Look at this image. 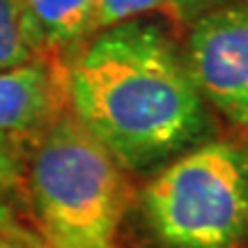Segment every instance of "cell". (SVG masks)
I'll return each instance as SVG.
<instances>
[{
    "label": "cell",
    "mask_w": 248,
    "mask_h": 248,
    "mask_svg": "<svg viewBox=\"0 0 248 248\" xmlns=\"http://www.w3.org/2000/svg\"><path fill=\"white\" fill-rule=\"evenodd\" d=\"M69 113L129 172L163 168L209 140V108L172 37L145 18L83 42L62 71Z\"/></svg>",
    "instance_id": "1"
},
{
    "label": "cell",
    "mask_w": 248,
    "mask_h": 248,
    "mask_svg": "<svg viewBox=\"0 0 248 248\" xmlns=\"http://www.w3.org/2000/svg\"><path fill=\"white\" fill-rule=\"evenodd\" d=\"M32 140L26 182L44 248H115V232L129 207L126 170L69 108Z\"/></svg>",
    "instance_id": "2"
},
{
    "label": "cell",
    "mask_w": 248,
    "mask_h": 248,
    "mask_svg": "<svg viewBox=\"0 0 248 248\" xmlns=\"http://www.w3.org/2000/svg\"><path fill=\"white\" fill-rule=\"evenodd\" d=\"M166 248H237L248 237V145L207 140L166 163L140 193Z\"/></svg>",
    "instance_id": "3"
},
{
    "label": "cell",
    "mask_w": 248,
    "mask_h": 248,
    "mask_svg": "<svg viewBox=\"0 0 248 248\" xmlns=\"http://www.w3.org/2000/svg\"><path fill=\"white\" fill-rule=\"evenodd\" d=\"M184 60L204 104L248 129V0H228L195 18Z\"/></svg>",
    "instance_id": "4"
},
{
    "label": "cell",
    "mask_w": 248,
    "mask_h": 248,
    "mask_svg": "<svg viewBox=\"0 0 248 248\" xmlns=\"http://www.w3.org/2000/svg\"><path fill=\"white\" fill-rule=\"evenodd\" d=\"M64 104L62 74L46 60L0 71V133L32 138L60 113Z\"/></svg>",
    "instance_id": "5"
},
{
    "label": "cell",
    "mask_w": 248,
    "mask_h": 248,
    "mask_svg": "<svg viewBox=\"0 0 248 248\" xmlns=\"http://www.w3.org/2000/svg\"><path fill=\"white\" fill-rule=\"evenodd\" d=\"M97 0H21L42 53H53L92 37Z\"/></svg>",
    "instance_id": "6"
},
{
    "label": "cell",
    "mask_w": 248,
    "mask_h": 248,
    "mask_svg": "<svg viewBox=\"0 0 248 248\" xmlns=\"http://www.w3.org/2000/svg\"><path fill=\"white\" fill-rule=\"evenodd\" d=\"M44 60L28 26L21 0H0V71Z\"/></svg>",
    "instance_id": "7"
},
{
    "label": "cell",
    "mask_w": 248,
    "mask_h": 248,
    "mask_svg": "<svg viewBox=\"0 0 248 248\" xmlns=\"http://www.w3.org/2000/svg\"><path fill=\"white\" fill-rule=\"evenodd\" d=\"M170 7L172 0H97L92 35L129 21H138L152 12H170Z\"/></svg>",
    "instance_id": "8"
},
{
    "label": "cell",
    "mask_w": 248,
    "mask_h": 248,
    "mask_svg": "<svg viewBox=\"0 0 248 248\" xmlns=\"http://www.w3.org/2000/svg\"><path fill=\"white\" fill-rule=\"evenodd\" d=\"M21 136L0 133V195L14 193L26 179V154Z\"/></svg>",
    "instance_id": "9"
},
{
    "label": "cell",
    "mask_w": 248,
    "mask_h": 248,
    "mask_svg": "<svg viewBox=\"0 0 248 248\" xmlns=\"http://www.w3.org/2000/svg\"><path fill=\"white\" fill-rule=\"evenodd\" d=\"M223 2H228V0H172V7H170L168 14L179 26L188 28L198 16L212 12L214 7H218Z\"/></svg>",
    "instance_id": "10"
},
{
    "label": "cell",
    "mask_w": 248,
    "mask_h": 248,
    "mask_svg": "<svg viewBox=\"0 0 248 248\" xmlns=\"http://www.w3.org/2000/svg\"><path fill=\"white\" fill-rule=\"evenodd\" d=\"M18 234V237H23L21 234V228H18L16 223H14V216H12V209L5 207V204H0V234Z\"/></svg>",
    "instance_id": "11"
},
{
    "label": "cell",
    "mask_w": 248,
    "mask_h": 248,
    "mask_svg": "<svg viewBox=\"0 0 248 248\" xmlns=\"http://www.w3.org/2000/svg\"><path fill=\"white\" fill-rule=\"evenodd\" d=\"M0 248H16V244H12V241H7L2 234H0Z\"/></svg>",
    "instance_id": "12"
},
{
    "label": "cell",
    "mask_w": 248,
    "mask_h": 248,
    "mask_svg": "<svg viewBox=\"0 0 248 248\" xmlns=\"http://www.w3.org/2000/svg\"><path fill=\"white\" fill-rule=\"evenodd\" d=\"M16 248H23V246H16Z\"/></svg>",
    "instance_id": "13"
}]
</instances>
